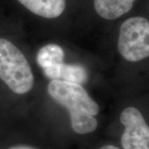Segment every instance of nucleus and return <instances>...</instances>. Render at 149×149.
<instances>
[{
	"label": "nucleus",
	"mask_w": 149,
	"mask_h": 149,
	"mask_svg": "<svg viewBox=\"0 0 149 149\" xmlns=\"http://www.w3.org/2000/svg\"><path fill=\"white\" fill-rule=\"evenodd\" d=\"M47 91L53 100L68 110L71 128L75 133L86 134L97 128L95 116L100 111V107L82 85L54 80L49 83Z\"/></svg>",
	"instance_id": "obj_1"
},
{
	"label": "nucleus",
	"mask_w": 149,
	"mask_h": 149,
	"mask_svg": "<svg viewBox=\"0 0 149 149\" xmlns=\"http://www.w3.org/2000/svg\"><path fill=\"white\" fill-rule=\"evenodd\" d=\"M0 79L18 95L27 93L34 85L26 57L13 43L3 38H0Z\"/></svg>",
	"instance_id": "obj_2"
},
{
	"label": "nucleus",
	"mask_w": 149,
	"mask_h": 149,
	"mask_svg": "<svg viewBox=\"0 0 149 149\" xmlns=\"http://www.w3.org/2000/svg\"><path fill=\"white\" fill-rule=\"evenodd\" d=\"M118 49L125 60L136 62L149 57V21L133 17L123 22L119 30Z\"/></svg>",
	"instance_id": "obj_3"
},
{
	"label": "nucleus",
	"mask_w": 149,
	"mask_h": 149,
	"mask_svg": "<svg viewBox=\"0 0 149 149\" xmlns=\"http://www.w3.org/2000/svg\"><path fill=\"white\" fill-rule=\"evenodd\" d=\"M120 121L125 128L121 137L123 149H149V126L138 109H123Z\"/></svg>",
	"instance_id": "obj_4"
},
{
	"label": "nucleus",
	"mask_w": 149,
	"mask_h": 149,
	"mask_svg": "<svg viewBox=\"0 0 149 149\" xmlns=\"http://www.w3.org/2000/svg\"><path fill=\"white\" fill-rule=\"evenodd\" d=\"M64 56V51L59 45L47 44L37 52V62L46 77L52 80H59Z\"/></svg>",
	"instance_id": "obj_5"
},
{
	"label": "nucleus",
	"mask_w": 149,
	"mask_h": 149,
	"mask_svg": "<svg viewBox=\"0 0 149 149\" xmlns=\"http://www.w3.org/2000/svg\"><path fill=\"white\" fill-rule=\"evenodd\" d=\"M32 13L45 18L61 16L65 8V0H17Z\"/></svg>",
	"instance_id": "obj_6"
},
{
	"label": "nucleus",
	"mask_w": 149,
	"mask_h": 149,
	"mask_svg": "<svg viewBox=\"0 0 149 149\" xmlns=\"http://www.w3.org/2000/svg\"><path fill=\"white\" fill-rule=\"evenodd\" d=\"M136 0H95L94 7L100 16L108 20L120 17L131 10Z\"/></svg>",
	"instance_id": "obj_7"
},
{
	"label": "nucleus",
	"mask_w": 149,
	"mask_h": 149,
	"mask_svg": "<svg viewBox=\"0 0 149 149\" xmlns=\"http://www.w3.org/2000/svg\"><path fill=\"white\" fill-rule=\"evenodd\" d=\"M59 80L81 85L87 81L88 74L85 67L81 65L63 63L60 71Z\"/></svg>",
	"instance_id": "obj_8"
},
{
	"label": "nucleus",
	"mask_w": 149,
	"mask_h": 149,
	"mask_svg": "<svg viewBox=\"0 0 149 149\" xmlns=\"http://www.w3.org/2000/svg\"><path fill=\"white\" fill-rule=\"evenodd\" d=\"M9 149H36L34 148H32L30 146H25V145H18V146H14L12 147Z\"/></svg>",
	"instance_id": "obj_9"
},
{
	"label": "nucleus",
	"mask_w": 149,
	"mask_h": 149,
	"mask_svg": "<svg viewBox=\"0 0 149 149\" xmlns=\"http://www.w3.org/2000/svg\"><path fill=\"white\" fill-rule=\"evenodd\" d=\"M100 149H120L117 148V147H115V146H113V145H105V146H104V147H102Z\"/></svg>",
	"instance_id": "obj_10"
}]
</instances>
